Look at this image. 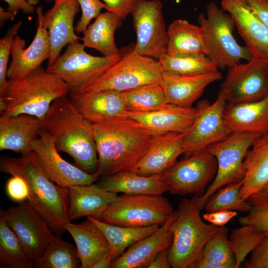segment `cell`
Returning <instances> with one entry per match:
<instances>
[{"mask_svg": "<svg viewBox=\"0 0 268 268\" xmlns=\"http://www.w3.org/2000/svg\"><path fill=\"white\" fill-rule=\"evenodd\" d=\"M100 177L130 170L159 135L129 118L93 124Z\"/></svg>", "mask_w": 268, "mask_h": 268, "instance_id": "cell-1", "label": "cell"}, {"mask_svg": "<svg viewBox=\"0 0 268 268\" xmlns=\"http://www.w3.org/2000/svg\"><path fill=\"white\" fill-rule=\"evenodd\" d=\"M40 122L41 130L54 138L59 152L70 155L87 172L98 170L93 124L79 113L68 96L56 99Z\"/></svg>", "mask_w": 268, "mask_h": 268, "instance_id": "cell-2", "label": "cell"}, {"mask_svg": "<svg viewBox=\"0 0 268 268\" xmlns=\"http://www.w3.org/2000/svg\"><path fill=\"white\" fill-rule=\"evenodd\" d=\"M1 172H17L26 180L29 188L28 201L48 223L53 231L61 235L70 221L68 218V191L51 181L33 151L18 158L2 156Z\"/></svg>", "mask_w": 268, "mask_h": 268, "instance_id": "cell-3", "label": "cell"}, {"mask_svg": "<svg viewBox=\"0 0 268 268\" xmlns=\"http://www.w3.org/2000/svg\"><path fill=\"white\" fill-rule=\"evenodd\" d=\"M69 92L66 82L41 66L21 78L7 79L3 95L0 97L7 109L0 114H25L40 119L56 99L67 96Z\"/></svg>", "mask_w": 268, "mask_h": 268, "instance_id": "cell-4", "label": "cell"}, {"mask_svg": "<svg viewBox=\"0 0 268 268\" xmlns=\"http://www.w3.org/2000/svg\"><path fill=\"white\" fill-rule=\"evenodd\" d=\"M170 226L172 243L169 248L171 268H192L202 256L203 248L222 227L206 224L192 200L182 199Z\"/></svg>", "mask_w": 268, "mask_h": 268, "instance_id": "cell-5", "label": "cell"}, {"mask_svg": "<svg viewBox=\"0 0 268 268\" xmlns=\"http://www.w3.org/2000/svg\"><path fill=\"white\" fill-rule=\"evenodd\" d=\"M198 21L202 30L206 56L218 68H228L241 60L248 61L253 58L248 48L235 39V24L231 16L215 2L206 5V14L200 13Z\"/></svg>", "mask_w": 268, "mask_h": 268, "instance_id": "cell-6", "label": "cell"}, {"mask_svg": "<svg viewBox=\"0 0 268 268\" xmlns=\"http://www.w3.org/2000/svg\"><path fill=\"white\" fill-rule=\"evenodd\" d=\"M121 58L80 91L124 92L150 84H160L163 69L158 60L136 53L134 44L120 49Z\"/></svg>", "mask_w": 268, "mask_h": 268, "instance_id": "cell-7", "label": "cell"}, {"mask_svg": "<svg viewBox=\"0 0 268 268\" xmlns=\"http://www.w3.org/2000/svg\"><path fill=\"white\" fill-rule=\"evenodd\" d=\"M262 134L232 132L225 139L215 142L206 150L216 159L217 170L211 184L201 197L191 199L196 206L202 210L208 198L218 189L229 184L242 181L245 177L244 160L252 145Z\"/></svg>", "mask_w": 268, "mask_h": 268, "instance_id": "cell-8", "label": "cell"}, {"mask_svg": "<svg viewBox=\"0 0 268 268\" xmlns=\"http://www.w3.org/2000/svg\"><path fill=\"white\" fill-rule=\"evenodd\" d=\"M174 210L162 195L118 196L98 219L111 224L134 227L161 226Z\"/></svg>", "mask_w": 268, "mask_h": 268, "instance_id": "cell-9", "label": "cell"}, {"mask_svg": "<svg viewBox=\"0 0 268 268\" xmlns=\"http://www.w3.org/2000/svg\"><path fill=\"white\" fill-rule=\"evenodd\" d=\"M78 41L67 45L64 53L46 70L60 78L69 86L70 91H80L92 83L121 58L92 56L85 51Z\"/></svg>", "mask_w": 268, "mask_h": 268, "instance_id": "cell-10", "label": "cell"}, {"mask_svg": "<svg viewBox=\"0 0 268 268\" xmlns=\"http://www.w3.org/2000/svg\"><path fill=\"white\" fill-rule=\"evenodd\" d=\"M217 170L216 159L204 150L177 161L164 171L161 176L171 194L201 197L205 193L207 185L214 179Z\"/></svg>", "mask_w": 268, "mask_h": 268, "instance_id": "cell-11", "label": "cell"}, {"mask_svg": "<svg viewBox=\"0 0 268 268\" xmlns=\"http://www.w3.org/2000/svg\"><path fill=\"white\" fill-rule=\"evenodd\" d=\"M160 0H137L131 14L136 34L134 51L143 56L158 59L166 53L167 28Z\"/></svg>", "mask_w": 268, "mask_h": 268, "instance_id": "cell-12", "label": "cell"}, {"mask_svg": "<svg viewBox=\"0 0 268 268\" xmlns=\"http://www.w3.org/2000/svg\"><path fill=\"white\" fill-rule=\"evenodd\" d=\"M0 218L15 234L33 260L43 255L55 236L46 221L28 201L11 206L6 210L1 209Z\"/></svg>", "mask_w": 268, "mask_h": 268, "instance_id": "cell-13", "label": "cell"}, {"mask_svg": "<svg viewBox=\"0 0 268 268\" xmlns=\"http://www.w3.org/2000/svg\"><path fill=\"white\" fill-rule=\"evenodd\" d=\"M201 109L194 123L184 134V154L187 156L204 150L211 144L226 138L232 133L224 119L227 101L219 91L215 101H200Z\"/></svg>", "mask_w": 268, "mask_h": 268, "instance_id": "cell-14", "label": "cell"}, {"mask_svg": "<svg viewBox=\"0 0 268 268\" xmlns=\"http://www.w3.org/2000/svg\"><path fill=\"white\" fill-rule=\"evenodd\" d=\"M265 59L253 57L246 63L228 68L221 84L228 103H242L259 100L268 92L267 65Z\"/></svg>", "mask_w": 268, "mask_h": 268, "instance_id": "cell-15", "label": "cell"}, {"mask_svg": "<svg viewBox=\"0 0 268 268\" xmlns=\"http://www.w3.org/2000/svg\"><path fill=\"white\" fill-rule=\"evenodd\" d=\"M32 149L47 176L61 187L90 185L100 177L98 170L90 173L64 159L56 148L54 138L45 131L41 130L33 140Z\"/></svg>", "mask_w": 268, "mask_h": 268, "instance_id": "cell-16", "label": "cell"}, {"mask_svg": "<svg viewBox=\"0 0 268 268\" xmlns=\"http://www.w3.org/2000/svg\"><path fill=\"white\" fill-rule=\"evenodd\" d=\"M37 30L31 44L25 48L26 41L16 35L12 41L11 61L7 71L8 79L21 78L41 66L50 55V44L47 30L43 25V7L36 9Z\"/></svg>", "mask_w": 268, "mask_h": 268, "instance_id": "cell-17", "label": "cell"}, {"mask_svg": "<svg viewBox=\"0 0 268 268\" xmlns=\"http://www.w3.org/2000/svg\"><path fill=\"white\" fill-rule=\"evenodd\" d=\"M79 9L76 0H58L44 13L43 25L48 31L50 44L48 66L59 58L64 47L80 39L73 25Z\"/></svg>", "mask_w": 268, "mask_h": 268, "instance_id": "cell-18", "label": "cell"}, {"mask_svg": "<svg viewBox=\"0 0 268 268\" xmlns=\"http://www.w3.org/2000/svg\"><path fill=\"white\" fill-rule=\"evenodd\" d=\"M201 109V102L195 107H180L167 103L151 111L128 112L127 117L157 135L168 133L185 134L194 123Z\"/></svg>", "mask_w": 268, "mask_h": 268, "instance_id": "cell-19", "label": "cell"}, {"mask_svg": "<svg viewBox=\"0 0 268 268\" xmlns=\"http://www.w3.org/2000/svg\"><path fill=\"white\" fill-rule=\"evenodd\" d=\"M68 97L79 113L92 124L127 118L128 111L121 92L74 90L70 91Z\"/></svg>", "mask_w": 268, "mask_h": 268, "instance_id": "cell-20", "label": "cell"}, {"mask_svg": "<svg viewBox=\"0 0 268 268\" xmlns=\"http://www.w3.org/2000/svg\"><path fill=\"white\" fill-rule=\"evenodd\" d=\"M221 8L232 17L239 34L253 57L268 61V28L244 0H221Z\"/></svg>", "mask_w": 268, "mask_h": 268, "instance_id": "cell-21", "label": "cell"}, {"mask_svg": "<svg viewBox=\"0 0 268 268\" xmlns=\"http://www.w3.org/2000/svg\"><path fill=\"white\" fill-rule=\"evenodd\" d=\"M217 71L196 75H179L163 71L160 84L167 103L180 107H192L211 83L221 80Z\"/></svg>", "mask_w": 268, "mask_h": 268, "instance_id": "cell-22", "label": "cell"}, {"mask_svg": "<svg viewBox=\"0 0 268 268\" xmlns=\"http://www.w3.org/2000/svg\"><path fill=\"white\" fill-rule=\"evenodd\" d=\"M184 134L168 133L159 135L130 171L145 176L161 175L177 162L180 155L184 154Z\"/></svg>", "mask_w": 268, "mask_h": 268, "instance_id": "cell-23", "label": "cell"}, {"mask_svg": "<svg viewBox=\"0 0 268 268\" xmlns=\"http://www.w3.org/2000/svg\"><path fill=\"white\" fill-rule=\"evenodd\" d=\"M41 131L40 119L35 116L0 114V150L28 154L32 151V142L39 136Z\"/></svg>", "mask_w": 268, "mask_h": 268, "instance_id": "cell-24", "label": "cell"}, {"mask_svg": "<svg viewBox=\"0 0 268 268\" xmlns=\"http://www.w3.org/2000/svg\"><path fill=\"white\" fill-rule=\"evenodd\" d=\"M175 215V211L155 232L130 246L126 252L111 263L110 268H145L159 252L171 246L173 235L170 226Z\"/></svg>", "mask_w": 268, "mask_h": 268, "instance_id": "cell-25", "label": "cell"}, {"mask_svg": "<svg viewBox=\"0 0 268 268\" xmlns=\"http://www.w3.org/2000/svg\"><path fill=\"white\" fill-rule=\"evenodd\" d=\"M224 119L231 132L268 133V92L253 101L227 103Z\"/></svg>", "mask_w": 268, "mask_h": 268, "instance_id": "cell-26", "label": "cell"}, {"mask_svg": "<svg viewBox=\"0 0 268 268\" xmlns=\"http://www.w3.org/2000/svg\"><path fill=\"white\" fill-rule=\"evenodd\" d=\"M67 188L70 221L84 216L98 219L118 196L117 193L107 191L97 184L73 185Z\"/></svg>", "mask_w": 268, "mask_h": 268, "instance_id": "cell-27", "label": "cell"}, {"mask_svg": "<svg viewBox=\"0 0 268 268\" xmlns=\"http://www.w3.org/2000/svg\"><path fill=\"white\" fill-rule=\"evenodd\" d=\"M65 230L75 242L81 268H92L99 259L111 251L102 232L87 217L86 221L79 224L69 222Z\"/></svg>", "mask_w": 268, "mask_h": 268, "instance_id": "cell-28", "label": "cell"}, {"mask_svg": "<svg viewBox=\"0 0 268 268\" xmlns=\"http://www.w3.org/2000/svg\"><path fill=\"white\" fill-rule=\"evenodd\" d=\"M97 184L114 193L127 195H163L169 191L161 175L142 176L128 170L101 177Z\"/></svg>", "mask_w": 268, "mask_h": 268, "instance_id": "cell-29", "label": "cell"}, {"mask_svg": "<svg viewBox=\"0 0 268 268\" xmlns=\"http://www.w3.org/2000/svg\"><path fill=\"white\" fill-rule=\"evenodd\" d=\"M245 171L240 196L246 200L268 184V133L259 137L244 160Z\"/></svg>", "mask_w": 268, "mask_h": 268, "instance_id": "cell-30", "label": "cell"}, {"mask_svg": "<svg viewBox=\"0 0 268 268\" xmlns=\"http://www.w3.org/2000/svg\"><path fill=\"white\" fill-rule=\"evenodd\" d=\"M123 19L112 11L101 13L94 21L89 24L80 38L85 48L94 49L104 56L120 54L116 46L114 35L116 30L121 27Z\"/></svg>", "mask_w": 268, "mask_h": 268, "instance_id": "cell-31", "label": "cell"}, {"mask_svg": "<svg viewBox=\"0 0 268 268\" xmlns=\"http://www.w3.org/2000/svg\"><path fill=\"white\" fill-rule=\"evenodd\" d=\"M167 34V54L170 55H206L202 30L200 26L185 19H176L168 27Z\"/></svg>", "mask_w": 268, "mask_h": 268, "instance_id": "cell-32", "label": "cell"}, {"mask_svg": "<svg viewBox=\"0 0 268 268\" xmlns=\"http://www.w3.org/2000/svg\"><path fill=\"white\" fill-rule=\"evenodd\" d=\"M87 218L99 227L106 237L110 245L112 262L121 256L127 248L152 234L160 226H124L106 223L92 216Z\"/></svg>", "mask_w": 268, "mask_h": 268, "instance_id": "cell-33", "label": "cell"}, {"mask_svg": "<svg viewBox=\"0 0 268 268\" xmlns=\"http://www.w3.org/2000/svg\"><path fill=\"white\" fill-rule=\"evenodd\" d=\"M157 60L163 71L179 75H196L218 71L215 64L204 54L170 55L165 53Z\"/></svg>", "mask_w": 268, "mask_h": 268, "instance_id": "cell-34", "label": "cell"}, {"mask_svg": "<svg viewBox=\"0 0 268 268\" xmlns=\"http://www.w3.org/2000/svg\"><path fill=\"white\" fill-rule=\"evenodd\" d=\"M33 263L15 234L0 218V268H30Z\"/></svg>", "mask_w": 268, "mask_h": 268, "instance_id": "cell-35", "label": "cell"}, {"mask_svg": "<svg viewBox=\"0 0 268 268\" xmlns=\"http://www.w3.org/2000/svg\"><path fill=\"white\" fill-rule=\"evenodd\" d=\"M57 234L43 255L34 260L33 266L40 268H81L76 248Z\"/></svg>", "mask_w": 268, "mask_h": 268, "instance_id": "cell-36", "label": "cell"}, {"mask_svg": "<svg viewBox=\"0 0 268 268\" xmlns=\"http://www.w3.org/2000/svg\"><path fill=\"white\" fill-rule=\"evenodd\" d=\"M121 95L128 112H149L167 104L163 89L158 83L122 92Z\"/></svg>", "mask_w": 268, "mask_h": 268, "instance_id": "cell-37", "label": "cell"}, {"mask_svg": "<svg viewBox=\"0 0 268 268\" xmlns=\"http://www.w3.org/2000/svg\"><path fill=\"white\" fill-rule=\"evenodd\" d=\"M243 183V180L236 183L226 185L217 190L206 202L204 206L206 212L221 210L249 212L253 205L240 196Z\"/></svg>", "mask_w": 268, "mask_h": 268, "instance_id": "cell-38", "label": "cell"}, {"mask_svg": "<svg viewBox=\"0 0 268 268\" xmlns=\"http://www.w3.org/2000/svg\"><path fill=\"white\" fill-rule=\"evenodd\" d=\"M266 234V231H261L252 225H242L231 231L229 240L236 260L235 268L240 267Z\"/></svg>", "mask_w": 268, "mask_h": 268, "instance_id": "cell-39", "label": "cell"}, {"mask_svg": "<svg viewBox=\"0 0 268 268\" xmlns=\"http://www.w3.org/2000/svg\"><path fill=\"white\" fill-rule=\"evenodd\" d=\"M202 257L221 266L222 268H235L236 260L226 227H222L206 243Z\"/></svg>", "mask_w": 268, "mask_h": 268, "instance_id": "cell-40", "label": "cell"}, {"mask_svg": "<svg viewBox=\"0 0 268 268\" xmlns=\"http://www.w3.org/2000/svg\"><path fill=\"white\" fill-rule=\"evenodd\" d=\"M22 22L15 23L0 40V97L3 95L7 83V71L13 40L17 35Z\"/></svg>", "mask_w": 268, "mask_h": 268, "instance_id": "cell-41", "label": "cell"}, {"mask_svg": "<svg viewBox=\"0 0 268 268\" xmlns=\"http://www.w3.org/2000/svg\"><path fill=\"white\" fill-rule=\"evenodd\" d=\"M81 10L79 20L74 27L76 34L83 33L93 19H95L106 5L101 0H76Z\"/></svg>", "mask_w": 268, "mask_h": 268, "instance_id": "cell-42", "label": "cell"}, {"mask_svg": "<svg viewBox=\"0 0 268 268\" xmlns=\"http://www.w3.org/2000/svg\"><path fill=\"white\" fill-rule=\"evenodd\" d=\"M8 174L11 176L7 181L5 186L6 193L8 198L19 203L27 200L29 188L25 178L15 172H10Z\"/></svg>", "mask_w": 268, "mask_h": 268, "instance_id": "cell-43", "label": "cell"}, {"mask_svg": "<svg viewBox=\"0 0 268 268\" xmlns=\"http://www.w3.org/2000/svg\"><path fill=\"white\" fill-rule=\"evenodd\" d=\"M239 222L242 225H252L257 229L268 231V206H253L247 215L240 217Z\"/></svg>", "mask_w": 268, "mask_h": 268, "instance_id": "cell-44", "label": "cell"}, {"mask_svg": "<svg viewBox=\"0 0 268 268\" xmlns=\"http://www.w3.org/2000/svg\"><path fill=\"white\" fill-rule=\"evenodd\" d=\"M246 268H268V231L251 253L249 260L244 262Z\"/></svg>", "mask_w": 268, "mask_h": 268, "instance_id": "cell-45", "label": "cell"}, {"mask_svg": "<svg viewBox=\"0 0 268 268\" xmlns=\"http://www.w3.org/2000/svg\"><path fill=\"white\" fill-rule=\"evenodd\" d=\"M107 6V11L120 16L123 19L131 14L137 0H101Z\"/></svg>", "mask_w": 268, "mask_h": 268, "instance_id": "cell-46", "label": "cell"}, {"mask_svg": "<svg viewBox=\"0 0 268 268\" xmlns=\"http://www.w3.org/2000/svg\"><path fill=\"white\" fill-rule=\"evenodd\" d=\"M237 215L236 211L221 210L206 212L203 215V219L214 225L223 227Z\"/></svg>", "mask_w": 268, "mask_h": 268, "instance_id": "cell-47", "label": "cell"}, {"mask_svg": "<svg viewBox=\"0 0 268 268\" xmlns=\"http://www.w3.org/2000/svg\"><path fill=\"white\" fill-rule=\"evenodd\" d=\"M244 1L268 28V1L266 0H244Z\"/></svg>", "mask_w": 268, "mask_h": 268, "instance_id": "cell-48", "label": "cell"}, {"mask_svg": "<svg viewBox=\"0 0 268 268\" xmlns=\"http://www.w3.org/2000/svg\"><path fill=\"white\" fill-rule=\"evenodd\" d=\"M8 4L6 9L17 14L19 11H22L26 14H32L36 7L30 3L27 0H2Z\"/></svg>", "mask_w": 268, "mask_h": 268, "instance_id": "cell-49", "label": "cell"}, {"mask_svg": "<svg viewBox=\"0 0 268 268\" xmlns=\"http://www.w3.org/2000/svg\"><path fill=\"white\" fill-rule=\"evenodd\" d=\"M146 268H169V248L159 252L147 265Z\"/></svg>", "mask_w": 268, "mask_h": 268, "instance_id": "cell-50", "label": "cell"}, {"mask_svg": "<svg viewBox=\"0 0 268 268\" xmlns=\"http://www.w3.org/2000/svg\"><path fill=\"white\" fill-rule=\"evenodd\" d=\"M246 200L253 206H268V184L258 192L249 197Z\"/></svg>", "mask_w": 268, "mask_h": 268, "instance_id": "cell-51", "label": "cell"}, {"mask_svg": "<svg viewBox=\"0 0 268 268\" xmlns=\"http://www.w3.org/2000/svg\"><path fill=\"white\" fill-rule=\"evenodd\" d=\"M112 261L111 251L99 259L92 266V268H110Z\"/></svg>", "mask_w": 268, "mask_h": 268, "instance_id": "cell-52", "label": "cell"}, {"mask_svg": "<svg viewBox=\"0 0 268 268\" xmlns=\"http://www.w3.org/2000/svg\"><path fill=\"white\" fill-rule=\"evenodd\" d=\"M15 13L8 10L7 9H5L1 6H0V27H2L5 23L9 20H13L15 17Z\"/></svg>", "mask_w": 268, "mask_h": 268, "instance_id": "cell-53", "label": "cell"}, {"mask_svg": "<svg viewBox=\"0 0 268 268\" xmlns=\"http://www.w3.org/2000/svg\"><path fill=\"white\" fill-rule=\"evenodd\" d=\"M192 268H222V267L201 257L193 265Z\"/></svg>", "mask_w": 268, "mask_h": 268, "instance_id": "cell-54", "label": "cell"}, {"mask_svg": "<svg viewBox=\"0 0 268 268\" xmlns=\"http://www.w3.org/2000/svg\"><path fill=\"white\" fill-rule=\"evenodd\" d=\"M27 1L31 4L35 6L39 2L40 0H27Z\"/></svg>", "mask_w": 268, "mask_h": 268, "instance_id": "cell-55", "label": "cell"}, {"mask_svg": "<svg viewBox=\"0 0 268 268\" xmlns=\"http://www.w3.org/2000/svg\"><path fill=\"white\" fill-rule=\"evenodd\" d=\"M267 82H268V63L267 65Z\"/></svg>", "mask_w": 268, "mask_h": 268, "instance_id": "cell-56", "label": "cell"}, {"mask_svg": "<svg viewBox=\"0 0 268 268\" xmlns=\"http://www.w3.org/2000/svg\"><path fill=\"white\" fill-rule=\"evenodd\" d=\"M46 0L47 1H51V0H53L54 2L58 0Z\"/></svg>", "mask_w": 268, "mask_h": 268, "instance_id": "cell-57", "label": "cell"}, {"mask_svg": "<svg viewBox=\"0 0 268 268\" xmlns=\"http://www.w3.org/2000/svg\"><path fill=\"white\" fill-rule=\"evenodd\" d=\"M267 0L268 1V0Z\"/></svg>", "mask_w": 268, "mask_h": 268, "instance_id": "cell-58", "label": "cell"}]
</instances>
